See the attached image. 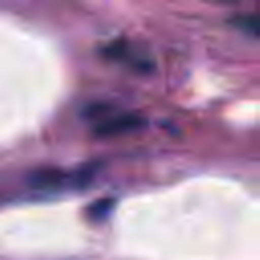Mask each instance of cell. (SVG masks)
I'll return each mask as SVG.
<instances>
[{
  "mask_svg": "<svg viewBox=\"0 0 260 260\" xmlns=\"http://www.w3.org/2000/svg\"><path fill=\"white\" fill-rule=\"evenodd\" d=\"M232 22H234V26H236V28H240L242 32H246V35H250V37L260 39V16L242 14V16H236Z\"/></svg>",
  "mask_w": 260,
  "mask_h": 260,
  "instance_id": "277c9868",
  "label": "cell"
},
{
  "mask_svg": "<svg viewBox=\"0 0 260 260\" xmlns=\"http://www.w3.org/2000/svg\"><path fill=\"white\" fill-rule=\"evenodd\" d=\"M73 179V175L69 173H63V171H37L30 175V183L37 185V187H43V189H57V187H63L67 185L69 181Z\"/></svg>",
  "mask_w": 260,
  "mask_h": 260,
  "instance_id": "3957f363",
  "label": "cell"
},
{
  "mask_svg": "<svg viewBox=\"0 0 260 260\" xmlns=\"http://www.w3.org/2000/svg\"><path fill=\"white\" fill-rule=\"evenodd\" d=\"M102 51H104V55H106V57H110V59L130 63L134 69H140V71L150 69V63H148L144 57L134 55V51H132L128 45H124V43H112L110 47H104Z\"/></svg>",
  "mask_w": 260,
  "mask_h": 260,
  "instance_id": "7a4b0ae2",
  "label": "cell"
},
{
  "mask_svg": "<svg viewBox=\"0 0 260 260\" xmlns=\"http://www.w3.org/2000/svg\"><path fill=\"white\" fill-rule=\"evenodd\" d=\"M144 124V120L136 114H116V116H108L104 122H100L95 126V134L100 136H112V134H122V132H130L136 130Z\"/></svg>",
  "mask_w": 260,
  "mask_h": 260,
  "instance_id": "6da1fadb",
  "label": "cell"
}]
</instances>
